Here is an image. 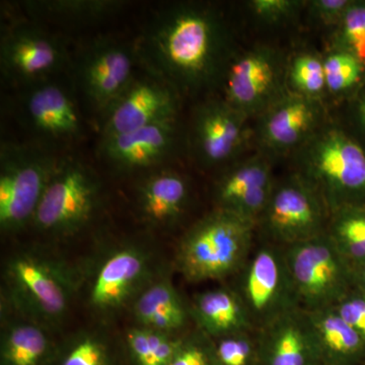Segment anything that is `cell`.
<instances>
[{
	"instance_id": "39",
	"label": "cell",
	"mask_w": 365,
	"mask_h": 365,
	"mask_svg": "<svg viewBox=\"0 0 365 365\" xmlns=\"http://www.w3.org/2000/svg\"><path fill=\"white\" fill-rule=\"evenodd\" d=\"M360 112H361L362 119H364V122L365 123V101L364 104H362L361 108H360Z\"/></svg>"
},
{
	"instance_id": "28",
	"label": "cell",
	"mask_w": 365,
	"mask_h": 365,
	"mask_svg": "<svg viewBox=\"0 0 365 365\" xmlns=\"http://www.w3.org/2000/svg\"><path fill=\"white\" fill-rule=\"evenodd\" d=\"M58 365H114V353L102 336L81 334L67 344Z\"/></svg>"
},
{
	"instance_id": "34",
	"label": "cell",
	"mask_w": 365,
	"mask_h": 365,
	"mask_svg": "<svg viewBox=\"0 0 365 365\" xmlns=\"http://www.w3.org/2000/svg\"><path fill=\"white\" fill-rule=\"evenodd\" d=\"M169 365H218L215 344L207 336H193L182 339L179 350Z\"/></svg>"
},
{
	"instance_id": "3",
	"label": "cell",
	"mask_w": 365,
	"mask_h": 365,
	"mask_svg": "<svg viewBox=\"0 0 365 365\" xmlns=\"http://www.w3.org/2000/svg\"><path fill=\"white\" fill-rule=\"evenodd\" d=\"M4 285L14 309L45 327L56 325L66 316L76 280L58 259L39 252H21L7 261Z\"/></svg>"
},
{
	"instance_id": "7",
	"label": "cell",
	"mask_w": 365,
	"mask_h": 365,
	"mask_svg": "<svg viewBox=\"0 0 365 365\" xmlns=\"http://www.w3.org/2000/svg\"><path fill=\"white\" fill-rule=\"evenodd\" d=\"M304 162L302 178L318 192L329 212L347 205L349 197L365 193V153L342 132L314 137Z\"/></svg>"
},
{
	"instance_id": "18",
	"label": "cell",
	"mask_w": 365,
	"mask_h": 365,
	"mask_svg": "<svg viewBox=\"0 0 365 365\" xmlns=\"http://www.w3.org/2000/svg\"><path fill=\"white\" fill-rule=\"evenodd\" d=\"M259 348L265 365H318L321 354L307 312L297 307L262 327Z\"/></svg>"
},
{
	"instance_id": "26",
	"label": "cell",
	"mask_w": 365,
	"mask_h": 365,
	"mask_svg": "<svg viewBox=\"0 0 365 365\" xmlns=\"http://www.w3.org/2000/svg\"><path fill=\"white\" fill-rule=\"evenodd\" d=\"M52 354V343L45 327L26 319L4 329L0 347L1 365H45Z\"/></svg>"
},
{
	"instance_id": "23",
	"label": "cell",
	"mask_w": 365,
	"mask_h": 365,
	"mask_svg": "<svg viewBox=\"0 0 365 365\" xmlns=\"http://www.w3.org/2000/svg\"><path fill=\"white\" fill-rule=\"evenodd\" d=\"M189 314L181 297L167 280L148 285L133 304L139 327L170 335L186 326Z\"/></svg>"
},
{
	"instance_id": "13",
	"label": "cell",
	"mask_w": 365,
	"mask_h": 365,
	"mask_svg": "<svg viewBox=\"0 0 365 365\" xmlns=\"http://www.w3.org/2000/svg\"><path fill=\"white\" fill-rule=\"evenodd\" d=\"M178 111L179 93L176 90L148 72L135 76L101 115V138L177 120Z\"/></svg>"
},
{
	"instance_id": "5",
	"label": "cell",
	"mask_w": 365,
	"mask_h": 365,
	"mask_svg": "<svg viewBox=\"0 0 365 365\" xmlns=\"http://www.w3.org/2000/svg\"><path fill=\"white\" fill-rule=\"evenodd\" d=\"M101 201V182L78 158L62 157L46 187L33 218L43 234L71 237L88 227Z\"/></svg>"
},
{
	"instance_id": "35",
	"label": "cell",
	"mask_w": 365,
	"mask_h": 365,
	"mask_svg": "<svg viewBox=\"0 0 365 365\" xmlns=\"http://www.w3.org/2000/svg\"><path fill=\"white\" fill-rule=\"evenodd\" d=\"M333 307L365 341V294L348 292Z\"/></svg>"
},
{
	"instance_id": "38",
	"label": "cell",
	"mask_w": 365,
	"mask_h": 365,
	"mask_svg": "<svg viewBox=\"0 0 365 365\" xmlns=\"http://www.w3.org/2000/svg\"><path fill=\"white\" fill-rule=\"evenodd\" d=\"M357 265L359 266V279L360 281H361L362 283H364V285L365 287V261L362 262V263L357 264Z\"/></svg>"
},
{
	"instance_id": "8",
	"label": "cell",
	"mask_w": 365,
	"mask_h": 365,
	"mask_svg": "<svg viewBox=\"0 0 365 365\" xmlns=\"http://www.w3.org/2000/svg\"><path fill=\"white\" fill-rule=\"evenodd\" d=\"M69 66L71 59L63 41L35 21L14 24L1 35L0 68L11 85L26 88L44 83Z\"/></svg>"
},
{
	"instance_id": "29",
	"label": "cell",
	"mask_w": 365,
	"mask_h": 365,
	"mask_svg": "<svg viewBox=\"0 0 365 365\" xmlns=\"http://www.w3.org/2000/svg\"><path fill=\"white\" fill-rule=\"evenodd\" d=\"M326 86L332 93L352 88L362 73V62L349 51L331 53L324 60Z\"/></svg>"
},
{
	"instance_id": "1",
	"label": "cell",
	"mask_w": 365,
	"mask_h": 365,
	"mask_svg": "<svg viewBox=\"0 0 365 365\" xmlns=\"http://www.w3.org/2000/svg\"><path fill=\"white\" fill-rule=\"evenodd\" d=\"M134 49L146 72L178 93L199 90L222 71V26L209 9L176 4L153 14Z\"/></svg>"
},
{
	"instance_id": "33",
	"label": "cell",
	"mask_w": 365,
	"mask_h": 365,
	"mask_svg": "<svg viewBox=\"0 0 365 365\" xmlns=\"http://www.w3.org/2000/svg\"><path fill=\"white\" fill-rule=\"evenodd\" d=\"M341 37L349 52L365 62V4H351L341 20Z\"/></svg>"
},
{
	"instance_id": "37",
	"label": "cell",
	"mask_w": 365,
	"mask_h": 365,
	"mask_svg": "<svg viewBox=\"0 0 365 365\" xmlns=\"http://www.w3.org/2000/svg\"><path fill=\"white\" fill-rule=\"evenodd\" d=\"M351 4L348 0H316L312 2V7L319 20L332 23L335 21H341Z\"/></svg>"
},
{
	"instance_id": "32",
	"label": "cell",
	"mask_w": 365,
	"mask_h": 365,
	"mask_svg": "<svg viewBox=\"0 0 365 365\" xmlns=\"http://www.w3.org/2000/svg\"><path fill=\"white\" fill-rule=\"evenodd\" d=\"M250 332L235 334L217 339L215 344L218 365H249L255 345Z\"/></svg>"
},
{
	"instance_id": "25",
	"label": "cell",
	"mask_w": 365,
	"mask_h": 365,
	"mask_svg": "<svg viewBox=\"0 0 365 365\" xmlns=\"http://www.w3.org/2000/svg\"><path fill=\"white\" fill-rule=\"evenodd\" d=\"M32 20L64 26L90 25L110 18L124 6L119 0H38L24 2Z\"/></svg>"
},
{
	"instance_id": "40",
	"label": "cell",
	"mask_w": 365,
	"mask_h": 365,
	"mask_svg": "<svg viewBox=\"0 0 365 365\" xmlns=\"http://www.w3.org/2000/svg\"><path fill=\"white\" fill-rule=\"evenodd\" d=\"M318 365H333V364H325V362L322 361L321 364H319Z\"/></svg>"
},
{
	"instance_id": "36",
	"label": "cell",
	"mask_w": 365,
	"mask_h": 365,
	"mask_svg": "<svg viewBox=\"0 0 365 365\" xmlns=\"http://www.w3.org/2000/svg\"><path fill=\"white\" fill-rule=\"evenodd\" d=\"M299 2L289 0H254L250 2L252 11L264 21H276L289 16Z\"/></svg>"
},
{
	"instance_id": "15",
	"label": "cell",
	"mask_w": 365,
	"mask_h": 365,
	"mask_svg": "<svg viewBox=\"0 0 365 365\" xmlns=\"http://www.w3.org/2000/svg\"><path fill=\"white\" fill-rule=\"evenodd\" d=\"M150 273V259L145 252L133 245L121 247L105 259L93 278L91 307L100 313L118 311L146 287Z\"/></svg>"
},
{
	"instance_id": "22",
	"label": "cell",
	"mask_w": 365,
	"mask_h": 365,
	"mask_svg": "<svg viewBox=\"0 0 365 365\" xmlns=\"http://www.w3.org/2000/svg\"><path fill=\"white\" fill-rule=\"evenodd\" d=\"M190 313L201 332L209 338L220 339L235 334L251 332L254 328L241 297L228 288L197 294Z\"/></svg>"
},
{
	"instance_id": "6",
	"label": "cell",
	"mask_w": 365,
	"mask_h": 365,
	"mask_svg": "<svg viewBox=\"0 0 365 365\" xmlns=\"http://www.w3.org/2000/svg\"><path fill=\"white\" fill-rule=\"evenodd\" d=\"M283 250L295 299L304 311L335 307L349 292L352 264L327 232Z\"/></svg>"
},
{
	"instance_id": "4",
	"label": "cell",
	"mask_w": 365,
	"mask_h": 365,
	"mask_svg": "<svg viewBox=\"0 0 365 365\" xmlns=\"http://www.w3.org/2000/svg\"><path fill=\"white\" fill-rule=\"evenodd\" d=\"M56 150L37 143L4 141L0 148V227L16 232L32 223L53 173Z\"/></svg>"
},
{
	"instance_id": "16",
	"label": "cell",
	"mask_w": 365,
	"mask_h": 365,
	"mask_svg": "<svg viewBox=\"0 0 365 365\" xmlns=\"http://www.w3.org/2000/svg\"><path fill=\"white\" fill-rule=\"evenodd\" d=\"M279 66L272 52L257 49L228 64L223 100L245 116L266 107L279 86Z\"/></svg>"
},
{
	"instance_id": "12",
	"label": "cell",
	"mask_w": 365,
	"mask_h": 365,
	"mask_svg": "<svg viewBox=\"0 0 365 365\" xmlns=\"http://www.w3.org/2000/svg\"><path fill=\"white\" fill-rule=\"evenodd\" d=\"M241 271L237 294L254 327L260 329L280 314L299 307L282 247L274 244L261 247Z\"/></svg>"
},
{
	"instance_id": "17",
	"label": "cell",
	"mask_w": 365,
	"mask_h": 365,
	"mask_svg": "<svg viewBox=\"0 0 365 365\" xmlns=\"http://www.w3.org/2000/svg\"><path fill=\"white\" fill-rule=\"evenodd\" d=\"M245 116L225 100H210L196 109L193 143L206 165L227 162L241 150L247 137Z\"/></svg>"
},
{
	"instance_id": "11",
	"label": "cell",
	"mask_w": 365,
	"mask_h": 365,
	"mask_svg": "<svg viewBox=\"0 0 365 365\" xmlns=\"http://www.w3.org/2000/svg\"><path fill=\"white\" fill-rule=\"evenodd\" d=\"M24 128L32 134L34 143L56 150L83 137L81 112L68 88L54 79L24 88L19 100Z\"/></svg>"
},
{
	"instance_id": "24",
	"label": "cell",
	"mask_w": 365,
	"mask_h": 365,
	"mask_svg": "<svg viewBox=\"0 0 365 365\" xmlns=\"http://www.w3.org/2000/svg\"><path fill=\"white\" fill-rule=\"evenodd\" d=\"M307 314L325 364L341 365L364 349V338L341 318L334 307Z\"/></svg>"
},
{
	"instance_id": "19",
	"label": "cell",
	"mask_w": 365,
	"mask_h": 365,
	"mask_svg": "<svg viewBox=\"0 0 365 365\" xmlns=\"http://www.w3.org/2000/svg\"><path fill=\"white\" fill-rule=\"evenodd\" d=\"M274 188L270 165L256 158L227 170L216 185L218 209L247 218L260 220Z\"/></svg>"
},
{
	"instance_id": "10",
	"label": "cell",
	"mask_w": 365,
	"mask_h": 365,
	"mask_svg": "<svg viewBox=\"0 0 365 365\" xmlns=\"http://www.w3.org/2000/svg\"><path fill=\"white\" fill-rule=\"evenodd\" d=\"M328 216L318 192L297 177L274 187L260 220L273 244L284 248L325 234Z\"/></svg>"
},
{
	"instance_id": "2",
	"label": "cell",
	"mask_w": 365,
	"mask_h": 365,
	"mask_svg": "<svg viewBox=\"0 0 365 365\" xmlns=\"http://www.w3.org/2000/svg\"><path fill=\"white\" fill-rule=\"evenodd\" d=\"M257 222L217 209L190 228L177 265L190 282L218 280L239 272L249 259Z\"/></svg>"
},
{
	"instance_id": "9",
	"label": "cell",
	"mask_w": 365,
	"mask_h": 365,
	"mask_svg": "<svg viewBox=\"0 0 365 365\" xmlns=\"http://www.w3.org/2000/svg\"><path fill=\"white\" fill-rule=\"evenodd\" d=\"M134 45L98 38L71 60L76 86L93 111L102 115L136 76Z\"/></svg>"
},
{
	"instance_id": "20",
	"label": "cell",
	"mask_w": 365,
	"mask_h": 365,
	"mask_svg": "<svg viewBox=\"0 0 365 365\" xmlns=\"http://www.w3.org/2000/svg\"><path fill=\"white\" fill-rule=\"evenodd\" d=\"M188 199V182L175 170L160 168L148 170L137 186V210L150 227H165L176 222Z\"/></svg>"
},
{
	"instance_id": "21",
	"label": "cell",
	"mask_w": 365,
	"mask_h": 365,
	"mask_svg": "<svg viewBox=\"0 0 365 365\" xmlns=\"http://www.w3.org/2000/svg\"><path fill=\"white\" fill-rule=\"evenodd\" d=\"M319 106L302 95L281 98L269 107L261 125L264 144L274 150H287L306 141L318 123Z\"/></svg>"
},
{
	"instance_id": "31",
	"label": "cell",
	"mask_w": 365,
	"mask_h": 365,
	"mask_svg": "<svg viewBox=\"0 0 365 365\" xmlns=\"http://www.w3.org/2000/svg\"><path fill=\"white\" fill-rule=\"evenodd\" d=\"M170 334L137 327L128 331L126 336L127 348L136 365L155 364V352Z\"/></svg>"
},
{
	"instance_id": "14",
	"label": "cell",
	"mask_w": 365,
	"mask_h": 365,
	"mask_svg": "<svg viewBox=\"0 0 365 365\" xmlns=\"http://www.w3.org/2000/svg\"><path fill=\"white\" fill-rule=\"evenodd\" d=\"M178 120L143 127L120 135L101 138V157L119 172H148L158 169L176 150Z\"/></svg>"
},
{
	"instance_id": "27",
	"label": "cell",
	"mask_w": 365,
	"mask_h": 365,
	"mask_svg": "<svg viewBox=\"0 0 365 365\" xmlns=\"http://www.w3.org/2000/svg\"><path fill=\"white\" fill-rule=\"evenodd\" d=\"M327 235L352 265L365 261V208L351 204L330 212Z\"/></svg>"
},
{
	"instance_id": "30",
	"label": "cell",
	"mask_w": 365,
	"mask_h": 365,
	"mask_svg": "<svg viewBox=\"0 0 365 365\" xmlns=\"http://www.w3.org/2000/svg\"><path fill=\"white\" fill-rule=\"evenodd\" d=\"M289 76L299 95L304 97L316 100L327 88L324 61L314 55L297 57L290 67Z\"/></svg>"
}]
</instances>
